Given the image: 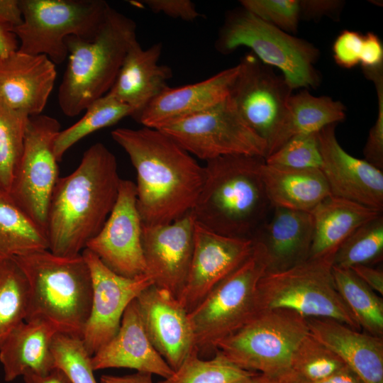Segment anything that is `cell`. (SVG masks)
I'll list each match as a JSON object with an SVG mask.
<instances>
[{"label":"cell","instance_id":"obj_21","mask_svg":"<svg viewBox=\"0 0 383 383\" xmlns=\"http://www.w3.org/2000/svg\"><path fill=\"white\" fill-rule=\"evenodd\" d=\"M238 70L237 65L201 82L167 87L145 107L137 121L145 127L159 129L216 106L229 96Z\"/></svg>","mask_w":383,"mask_h":383},{"label":"cell","instance_id":"obj_47","mask_svg":"<svg viewBox=\"0 0 383 383\" xmlns=\"http://www.w3.org/2000/svg\"><path fill=\"white\" fill-rule=\"evenodd\" d=\"M354 273L374 292L383 294V272L370 265H358L352 267Z\"/></svg>","mask_w":383,"mask_h":383},{"label":"cell","instance_id":"obj_43","mask_svg":"<svg viewBox=\"0 0 383 383\" xmlns=\"http://www.w3.org/2000/svg\"><path fill=\"white\" fill-rule=\"evenodd\" d=\"M140 2L154 13H162L185 21H193L202 16L190 0H145Z\"/></svg>","mask_w":383,"mask_h":383},{"label":"cell","instance_id":"obj_41","mask_svg":"<svg viewBox=\"0 0 383 383\" xmlns=\"http://www.w3.org/2000/svg\"><path fill=\"white\" fill-rule=\"evenodd\" d=\"M365 74L375 86L378 111L377 119L371 128L363 154L367 162L382 170L383 168V74L382 67L364 70Z\"/></svg>","mask_w":383,"mask_h":383},{"label":"cell","instance_id":"obj_51","mask_svg":"<svg viewBox=\"0 0 383 383\" xmlns=\"http://www.w3.org/2000/svg\"><path fill=\"white\" fill-rule=\"evenodd\" d=\"M152 374L148 372H136L132 374L124 376L102 375L101 383H154Z\"/></svg>","mask_w":383,"mask_h":383},{"label":"cell","instance_id":"obj_26","mask_svg":"<svg viewBox=\"0 0 383 383\" xmlns=\"http://www.w3.org/2000/svg\"><path fill=\"white\" fill-rule=\"evenodd\" d=\"M273 209L271 219L262 226V238H254L265 248L268 258L266 272L284 270L306 260L313 235L311 213Z\"/></svg>","mask_w":383,"mask_h":383},{"label":"cell","instance_id":"obj_30","mask_svg":"<svg viewBox=\"0 0 383 383\" xmlns=\"http://www.w3.org/2000/svg\"><path fill=\"white\" fill-rule=\"evenodd\" d=\"M48 250L45 233L0 189V260Z\"/></svg>","mask_w":383,"mask_h":383},{"label":"cell","instance_id":"obj_5","mask_svg":"<svg viewBox=\"0 0 383 383\" xmlns=\"http://www.w3.org/2000/svg\"><path fill=\"white\" fill-rule=\"evenodd\" d=\"M29 288L25 321L44 320L58 333L82 339L92 297V282L82 255L63 257L43 250L14 257Z\"/></svg>","mask_w":383,"mask_h":383},{"label":"cell","instance_id":"obj_27","mask_svg":"<svg viewBox=\"0 0 383 383\" xmlns=\"http://www.w3.org/2000/svg\"><path fill=\"white\" fill-rule=\"evenodd\" d=\"M260 177L272 207L311 213L331 196L328 183L318 169H291L267 165L260 167Z\"/></svg>","mask_w":383,"mask_h":383},{"label":"cell","instance_id":"obj_25","mask_svg":"<svg viewBox=\"0 0 383 383\" xmlns=\"http://www.w3.org/2000/svg\"><path fill=\"white\" fill-rule=\"evenodd\" d=\"M56 328L41 319L25 321L9 335L0 348L4 380L26 374L45 375L55 369L52 345Z\"/></svg>","mask_w":383,"mask_h":383},{"label":"cell","instance_id":"obj_29","mask_svg":"<svg viewBox=\"0 0 383 383\" xmlns=\"http://www.w3.org/2000/svg\"><path fill=\"white\" fill-rule=\"evenodd\" d=\"M345 111L340 101L328 96H316L307 90L292 94L284 119L267 146V156L295 136L316 133L328 125L343 121Z\"/></svg>","mask_w":383,"mask_h":383},{"label":"cell","instance_id":"obj_52","mask_svg":"<svg viewBox=\"0 0 383 383\" xmlns=\"http://www.w3.org/2000/svg\"><path fill=\"white\" fill-rule=\"evenodd\" d=\"M255 383H280L274 378L267 377L259 373L255 375Z\"/></svg>","mask_w":383,"mask_h":383},{"label":"cell","instance_id":"obj_39","mask_svg":"<svg viewBox=\"0 0 383 383\" xmlns=\"http://www.w3.org/2000/svg\"><path fill=\"white\" fill-rule=\"evenodd\" d=\"M267 165L291 169H318L322 165L318 133L295 136L267 156Z\"/></svg>","mask_w":383,"mask_h":383},{"label":"cell","instance_id":"obj_19","mask_svg":"<svg viewBox=\"0 0 383 383\" xmlns=\"http://www.w3.org/2000/svg\"><path fill=\"white\" fill-rule=\"evenodd\" d=\"M136 302L151 343L175 371L197 350L189 312L170 292L154 284L143 290Z\"/></svg>","mask_w":383,"mask_h":383},{"label":"cell","instance_id":"obj_28","mask_svg":"<svg viewBox=\"0 0 383 383\" xmlns=\"http://www.w3.org/2000/svg\"><path fill=\"white\" fill-rule=\"evenodd\" d=\"M313 221L309 257H333L342 243L359 226L382 211L332 195L311 213Z\"/></svg>","mask_w":383,"mask_h":383},{"label":"cell","instance_id":"obj_7","mask_svg":"<svg viewBox=\"0 0 383 383\" xmlns=\"http://www.w3.org/2000/svg\"><path fill=\"white\" fill-rule=\"evenodd\" d=\"M216 46L226 54L250 48L261 62L279 69L292 89L316 87L320 82L314 67L319 52L314 45L243 8L227 15Z\"/></svg>","mask_w":383,"mask_h":383},{"label":"cell","instance_id":"obj_22","mask_svg":"<svg viewBox=\"0 0 383 383\" xmlns=\"http://www.w3.org/2000/svg\"><path fill=\"white\" fill-rule=\"evenodd\" d=\"M94 370L129 368L166 379L174 370L151 343L143 324L136 299L128 306L115 336L91 356Z\"/></svg>","mask_w":383,"mask_h":383},{"label":"cell","instance_id":"obj_49","mask_svg":"<svg viewBox=\"0 0 383 383\" xmlns=\"http://www.w3.org/2000/svg\"><path fill=\"white\" fill-rule=\"evenodd\" d=\"M23 378L24 383H72L67 374L57 367L45 375L26 374Z\"/></svg>","mask_w":383,"mask_h":383},{"label":"cell","instance_id":"obj_32","mask_svg":"<svg viewBox=\"0 0 383 383\" xmlns=\"http://www.w3.org/2000/svg\"><path fill=\"white\" fill-rule=\"evenodd\" d=\"M84 111V115L79 121L57 135L54 153L58 162L71 147L84 137L133 115L131 107L108 94L96 99Z\"/></svg>","mask_w":383,"mask_h":383},{"label":"cell","instance_id":"obj_8","mask_svg":"<svg viewBox=\"0 0 383 383\" xmlns=\"http://www.w3.org/2000/svg\"><path fill=\"white\" fill-rule=\"evenodd\" d=\"M250 256L221 281L191 311L189 318L199 352L216 345L257 312V287L268 267L265 248L254 238Z\"/></svg>","mask_w":383,"mask_h":383},{"label":"cell","instance_id":"obj_23","mask_svg":"<svg viewBox=\"0 0 383 383\" xmlns=\"http://www.w3.org/2000/svg\"><path fill=\"white\" fill-rule=\"evenodd\" d=\"M162 45L157 43L143 49L138 40L128 49L116 81L107 93L133 110L136 121L145 107L167 86L172 72L159 64Z\"/></svg>","mask_w":383,"mask_h":383},{"label":"cell","instance_id":"obj_20","mask_svg":"<svg viewBox=\"0 0 383 383\" xmlns=\"http://www.w3.org/2000/svg\"><path fill=\"white\" fill-rule=\"evenodd\" d=\"M55 65L18 50L0 57V104L29 116L41 114L53 89Z\"/></svg>","mask_w":383,"mask_h":383},{"label":"cell","instance_id":"obj_1","mask_svg":"<svg viewBox=\"0 0 383 383\" xmlns=\"http://www.w3.org/2000/svg\"><path fill=\"white\" fill-rule=\"evenodd\" d=\"M111 134L136 170L137 206L143 224H168L193 209L205 170L190 153L155 128H119Z\"/></svg>","mask_w":383,"mask_h":383},{"label":"cell","instance_id":"obj_13","mask_svg":"<svg viewBox=\"0 0 383 383\" xmlns=\"http://www.w3.org/2000/svg\"><path fill=\"white\" fill-rule=\"evenodd\" d=\"M238 65L229 96L244 121L268 146L284 119L293 89L282 74L254 55H245Z\"/></svg>","mask_w":383,"mask_h":383},{"label":"cell","instance_id":"obj_11","mask_svg":"<svg viewBox=\"0 0 383 383\" xmlns=\"http://www.w3.org/2000/svg\"><path fill=\"white\" fill-rule=\"evenodd\" d=\"M158 130L206 162L226 155L267 156V143L244 121L230 96L209 110Z\"/></svg>","mask_w":383,"mask_h":383},{"label":"cell","instance_id":"obj_31","mask_svg":"<svg viewBox=\"0 0 383 383\" xmlns=\"http://www.w3.org/2000/svg\"><path fill=\"white\" fill-rule=\"evenodd\" d=\"M335 284L360 328L382 338V299L350 268L332 266Z\"/></svg>","mask_w":383,"mask_h":383},{"label":"cell","instance_id":"obj_42","mask_svg":"<svg viewBox=\"0 0 383 383\" xmlns=\"http://www.w3.org/2000/svg\"><path fill=\"white\" fill-rule=\"evenodd\" d=\"M362 35L354 30H343L334 41L333 53L339 66L350 69L360 64Z\"/></svg>","mask_w":383,"mask_h":383},{"label":"cell","instance_id":"obj_12","mask_svg":"<svg viewBox=\"0 0 383 383\" xmlns=\"http://www.w3.org/2000/svg\"><path fill=\"white\" fill-rule=\"evenodd\" d=\"M60 122L48 115L29 116L23 153L9 194L46 234L48 210L58 177L54 143Z\"/></svg>","mask_w":383,"mask_h":383},{"label":"cell","instance_id":"obj_4","mask_svg":"<svg viewBox=\"0 0 383 383\" xmlns=\"http://www.w3.org/2000/svg\"><path fill=\"white\" fill-rule=\"evenodd\" d=\"M135 40V21L111 6L92 39L66 38L68 62L57 94L65 115H79L110 91Z\"/></svg>","mask_w":383,"mask_h":383},{"label":"cell","instance_id":"obj_9","mask_svg":"<svg viewBox=\"0 0 383 383\" xmlns=\"http://www.w3.org/2000/svg\"><path fill=\"white\" fill-rule=\"evenodd\" d=\"M309 333L306 318L286 309L256 312L215 350L238 367L267 377L290 370L292 355Z\"/></svg>","mask_w":383,"mask_h":383},{"label":"cell","instance_id":"obj_40","mask_svg":"<svg viewBox=\"0 0 383 383\" xmlns=\"http://www.w3.org/2000/svg\"><path fill=\"white\" fill-rule=\"evenodd\" d=\"M242 8L260 19L287 32L296 31L301 17L298 0H242Z\"/></svg>","mask_w":383,"mask_h":383},{"label":"cell","instance_id":"obj_3","mask_svg":"<svg viewBox=\"0 0 383 383\" xmlns=\"http://www.w3.org/2000/svg\"><path fill=\"white\" fill-rule=\"evenodd\" d=\"M265 159L226 155L204 166V182L191 211L200 226L220 235L254 238L272 207L260 177Z\"/></svg>","mask_w":383,"mask_h":383},{"label":"cell","instance_id":"obj_38","mask_svg":"<svg viewBox=\"0 0 383 383\" xmlns=\"http://www.w3.org/2000/svg\"><path fill=\"white\" fill-rule=\"evenodd\" d=\"M52 349L56 366L67 374L72 383H97L91 355L80 338L57 333Z\"/></svg>","mask_w":383,"mask_h":383},{"label":"cell","instance_id":"obj_10","mask_svg":"<svg viewBox=\"0 0 383 383\" xmlns=\"http://www.w3.org/2000/svg\"><path fill=\"white\" fill-rule=\"evenodd\" d=\"M23 22L13 29L18 51L47 56L55 65L68 56L66 38L92 39L109 5L102 0H18Z\"/></svg>","mask_w":383,"mask_h":383},{"label":"cell","instance_id":"obj_45","mask_svg":"<svg viewBox=\"0 0 383 383\" xmlns=\"http://www.w3.org/2000/svg\"><path fill=\"white\" fill-rule=\"evenodd\" d=\"M272 378L280 383H364L362 380L348 367L328 377L319 380H307L301 378L290 370Z\"/></svg>","mask_w":383,"mask_h":383},{"label":"cell","instance_id":"obj_15","mask_svg":"<svg viewBox=\"0 0 383 383\" xmlns=\"http://www.w3.org/2000/svg\"><path fill=\"white\" fill-rule=\"evenodd\" d=\"M142 228L135 184L121 179L118 197L111 212L86 248L118 274L135 277L146 274Z\"/></svg>","mask_w":383,"mask_h":383},{"label":"cell","instance_id":"obj_46","mask_svg":"<svg viewBox=\"0 0 383 383\" xmlns=\"http://www.w3.org/2000/svg\"><path fill=\"white\" fill-rule=\"evenodd\" d=\"M300 1L301 16L308 18H318L335 13L342 5L340 1L304 0Z\"/></svg>","mask_w":383,"mask_h":383},{"label":"cell","instance_id":"obj_37","mask_svg":"<svg viewBox=\"0 0 383 383\" xmlns=\"http://www.w3.org/2000/svg\"><path fill=\"white\" fill-rule=\"evenodd\" d=\"M343 360L309 333L295 350L290 371L307 380H319L346 367Z\"/></svg>","mask_w":383,"mask_h":383},{"label":"cell","instance_id":"obj_50","mask_svg":"<svg viewBox=\"0 0 383 383\" xmlns=\"http://www.w3.org/2000/svg\"><path fill=\"white\" fill-rule=\"evenodd\" d=\"M19 41L9 28L0 24V57H4L18 50Z\"/></svg>","mask_w":383,"mask_h":383},{"label":"cell","instance_id":"obj_2","mask_svg":"<svg viewBox=\"0 0 383 383\" xmlns=\"http://www.w3.org/2000/svg\"><path fill=\"white\" fill-rule=\"evenodd\" d=\"M121 179L116 158L105 145L86 150L78 167L54 187L47 215L48 250L63 257L82 254L111 212Z\"/></svg>","mask_w":383,"mask_h":383},{"label":"cell","instance_id":"obj_48","mask_svg":"<svg viewBox=\"0 0 383 383\" xmlns=\"http://www.w3.org/2000/svg\"><path fill=\"white\" fill-rule=\"evenodd\" d=\"M22 22L18 0H0V24L13 30Z\"/></svg>","mask_w":383,"mask_h":383},{"label":"cell","instance_id":"obj_44","mask_svg":"<svg viewBox=\"0 0 383 383\" xmlns=\"http://www.w3.org/2000/svg\"><path fill=\"white\" fill-rule=\"evenodd\" d=\"M383 46L379 37L371 32L362 35L360 64L363 70L382 67Z\"/></svg>","mask_w":383,"mask_h":383},{"label":"cell","instance_id":"obj_16","mask_svg":"<svg viewBox=\"0 0 383 383\" xmlns=\"http://www.w3.org/2000/svg\"><path fill=\"white\" fill-rule=\"evenodd\" d=\"M254 238L224 236L196 222L192 261L185 285L177 299L191 311L251 254Z\"/></svg>","mask_w":383,"mask_h":383},{"label":"cell","instance_id":"obj_34","mask_svg":"<svg viewBox=\"0 0 383 383\" xmlns=\"http://www.w3.org/2000/svg\"><path fill=\"white\" fill-rule=\"evenodd\" d=\"M198 354L192 351L170 377L158 383H233L257 374L238 367L218 351L207 360Z\"/></svg>","mask_w":383,"mask_h":383},{"label":"cell","instance_id":"obj_35","mask_svg":"<svg viewBox=\"0 0 383 383\" xmlns=\"http://www.w3.org/2000/svg\"><path fill=\"white\" fill-rule=\"evenodd\" d=\"M383 255L382 214L357 228L339 246L333 266L351 268L382 260Z\"/></svg>","mask_w":383,"mask_h":383},{"label":"cell","instance_id":"obj_18","mask_svg":"<svg viewBox=\"0 0 383 383\" xmlns=\"http://www.w3.org/2000/svg\"><path fill=\"white\" fill-rule=\"evenodd\" d=\"M335 126L328 125L318 133L321 171L331 194L382 211V170L346 152L338 141Z\"/></svg>","mask_w":383,"mask_h":383},{"label":"cell","instance_id":"obj_36","mask_svg":"<svg viewBox=\"0 0 383 383\" xmlns=\"http://www.w3.org/2000/svg\"><path fill=\"white\" fill-rule=\"evenodd\" d=\"M28 118L0 104V189L8 193L23 153Z\"/></svg>","mask_w":383,"mask_h":383},{"label":"cell","instance_id":"obj_14","mask_svg":"<svg viewBox=\"0 0 383 383\" xmlns=\"http://www.w3.org/2000/svg\"><path fill=\"white\" fill-rule=\"evenodd\" d=\"M82 255L89 265L92 282L90 313L82 340L92 356L117 333L131 302L154 283L147 274L135 277L116 274L87 248Z\"/></svg>","mask_w":383,"mask_h":383},{"label":"cell","instance_id":"obj_17","mask_svg":"<svg viewBox=\"0 0 383 383\" xmlns=\"http://www.w3.org/2000/svg\"><path fill=\"white\" fill-rule=\"evenodd\" d=\"M195 224L192 211L168 224H143L146 274L155 286L168 291L176 298L181 294L189 273Z\"/></svg>","mask_w":383,"mask_h":383},{"label":"cell","instance_id":"obj_6","mask_svg":"<svg viewBox=\"0 0 383 383\" xmlns=\"http://www.w3.org/2000/svg\"><path fill=\"white\" fill-rule=\"evenodd\" d=\"M332 266L333 257H309L287 270L265 272L257 287V312L286 309L306 318H331L360 330L337 290Z\"/></svg>","mask_w":383,"mask_h":383},{"label":"cell","instance_id":"obj_24","mask_svg":"<svg viewBox=\"0 0 383 383\" xmlns=\"http://www.w3.org/2000/svg\"><path fill=\"white\" fill-rule=\"evenodd\" d=\"M309 333L335 353L364 383H383L382 338L336 320L306 318Z\"/></svg>","mask_w":383,"mask_h":383},{"label":"cell","instance_id":"obj_33","mask_svg":"<svg viewBox=\"0 0 383 383\" xmlns=\"http://www.w3.org/2000/svg\"><path fill=\"white\" fill-rule=\"evenodd\" d=\"M29 288L14 258L0 260V348L27 316Z\"/></svg>","mask_w":383,"mask_h":383}]
</instances>
